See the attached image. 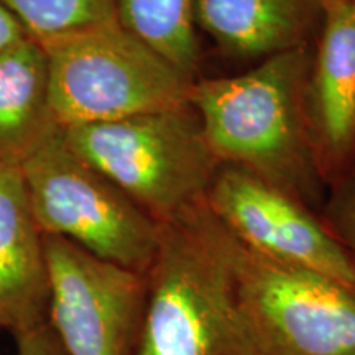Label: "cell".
Here are the masks:
<instances>
[{"instance_id": "obj_7", "label": "cell", "mask_w": 355, "mask_h": 355, "mask_svg": "<svg viewBox=\"0 0 355 355\" xmlns=\"http://www.w3.org/2000/svg\"><path fill=\"white\" fill-rule=\"evenodd\" d=\"M50 278L48 322L68 355H130L146 300L145 275L43 235Z\"/></svg>"}, {"instance_id": "obj_10", "label": "cell", "mask_w": 355, "mask_h": 355, "mask_svg": "<svg viewBox=\"0 0 355 355\" xmlns=\"http://www.w3.org/2000/svg\"><path fill=\"white\" fill-rule=\"evenodd\" d=\"M50 278L43 234L20 166L0 163V329L13 337L48 322Z\"/></svg>"}, {"instance_id": "obj_15", "label": "cell", "mask_w": 355, "mask_h": 355, "mask_svg": "<svg viewBox=\"0 0 355 355\" xmlns=\"http://www.w3.org/2000/svg\"><path fill=\"white\" fill-rule=\"evenodd\" d=\"M319 216L355 260V171L327 189Z\"/></svg>"}, {"instance_id": "obj_4", "label": "cell", "mask_w": 355, "mask_h": 355, "mask_svg": "<svg viewBox=\"0 0 355 355\" xmlns=\"http://www.w3.org/2000/svg\"><path fill=\"white\" fill-rule=\"evenodd\" d=\"M60 128L121 121L188 102L191 81L119 24L44 40Z\"/></svg>"}, {"instance_id": "obj_14", "label": "cell", "mask_w": 355, "mask_h": 355, "mask_svg": "<svg viewBox=\"0 0 355 355\" xmlns=\"http://www.w3.org/2000/svg\"><path fill=\"white\" fill-rule=\"evenodd\" d=\"M37 42L117 20L114 0H0Z\"/></svg>"}, {"instance_id": "obj_17", "label": "cell", "mask_w": 355, "mask_h": 355, "mask_svg": "<svg viewBox=\"0 0 355 355\" xmlns=\"http://www.w3.org/2000/svg\"><path fill=\"white\" fill-rule=\"evenodd\" d=\"M25 37H30V35L25 32L13 13L0 2V51L7 50L8 46L19 43Z\"/></svg>"}, {"instance_id": "obj_9", "label": "cell", "mask_w": 355, "mask_h": 355, "mask_svg": "<svg viewBox=\"0 0 355 355\" xmlns=\"http://www.w3.org/2000/svg\"><path fill=\"white\" fill-rule=\"evenodd\" d=\"M304 107L314 158L329 189L355 171L354 0H326Z\"/></svg>"}, {"instance_id": "obj_6", "label": "cell", "mask_w": 355, "mask_h": 355, "mask_svg": "<svg viewBox=\"0 0 355 355\" xmlns=\"http://www.w3.org/2000/svg\"><path fill=\"white\" fill-rule=\"evenodd\" d=\"M232 266L260 355H355L354 288L266 259L234 235Z\"/></svg>"}, {"instance_id": "obj_3", "label": "cell", "mask_w": 355, "mask_h": 355, "mask_svg": "<svg viewBox=\"0 0 355 355\" xmlns=\"http://www.w3.org/2000/svg\"><path fill=\"white\" fill-rule=\"evenodd\" d=\"M61 132L79 158L119 186L158 224L206 201L222 165L189 101Z\"/></svg>"}, {"instance_id": "obj_16", "label": "cell", "mask_w": 355, "mask_h": 355, "mask_svg": "<svg viewBox=\"0 0 355 355\" xmlns=\"http://www.w3.org/2000/svg\"><path fill=\"white\" fill-rule=\"evenodd\" d=\"M17 355H68L50 322L15 337Z\"/></svg>"}, {"instance_id": "obj_5", "label": "cell", "mask_w": 355, "mask_h": 355, "mask_svg": "<svg viewBox=\"0 0 355 355\" xmlns=\"http://www.w3.org/2000/svg\"><path fill=\"white\" fill-rule=\"evenodd\" d=\"M43 235H58L89 254L146 275L159 224L96 168L79 158L58 128L20 165Z\"/></svg>"}, {"instance_id": "obj_1", "label": "cell", "mask_w": 355, "mask_h": 355, "mask_svg": "<svg viewBox=\"0 0 355 355\" xmlns=\"http://www.w3.org/2000/svg\"><path fill=\"white\" fill-rule=\"evenodd\" d=\"M313 53L314 44H306L265 58L239 76L198 78L188 101L220 163L245 168L319 212L327 186L304 107Z\"/></svg>"}, {"instance_id": "obj_8", "label": "cell", "mask_w": 355, "mask_h": 355, "mask_svg": "<svg viewBox=\"0 0 355 355\" xmlns=\"http://www.w3.org/2000/svg\"><path fill=\"white\" fill-rule=\"evenodd\" d=\"M206 204L230 234L257 254L334 278L355 290V260L319 212L245 168L222 163Z\"/></svg>"}, {"instance_id": "obj_2", "label": "cell", "mask_w": 355, "mask_h": 355, "mask_svg": "<svg viewBox=\"0 0 355 355\" xmlns=\"http://www.w3.org/2000/svg\"><path fill=\"white\" fill-rule=\"evenodd\" d=\"M130 355H260L239 303L232 235L206 201L159 224Z\"/></svg>"}, {"instance_id": "obj_11", "label": "cell", "mask_w": 355, "mask_h": 355, "mask_svg": "<svg viewBox=\"0 0 355 355\" xmlns=\"http://www.w3.org/2000/svg\"><path fill=\"white\" fill-rule=\"evenodd\" d=\"M326 0H194L196 26L222 55L261 61L314 44Z\"/></svg>"}, {"instance_id": "obj_18", "label": "cell", "mask_w": 355, "mask_h": 355, "mask_svg": "<svg viewBox=\"0 0 355 355\" xmlns=\"http://www.w3.org/2000/svg\"><path fill=\"white\" fill-rule=\"evenodd\" d=\"M354 3H355V0H354Z\"/></svg>"}, {"instance_id": "obj_13", "label": "cell", "mask_w": 355, "mask_h": 355, "mask_svg": "<svg viewBox=\"0 0 355 355\" xmlns=\"http://www.w3.org/2000/svg\"><path fill=\"white\" fill-rule=\"evenodd\" d=\"M117 20L173 68L198 79L199 40L194 0H114Z\"/></svg>"}, {"instance_id": "obj_12", "label": "cell", "mask_w": 355, "mask_h": 355, "mask_svg": "<svg viewBox=\"0 0 355 355\" xmlns=\"http://www.w3.org/2000/svg\"><path fill=\"white\" fill-rule=\"evenodd\" d=\"M58 128L46 53L25 37L0 51V163L20 166Z\"/></svg>"}]
</instances>
